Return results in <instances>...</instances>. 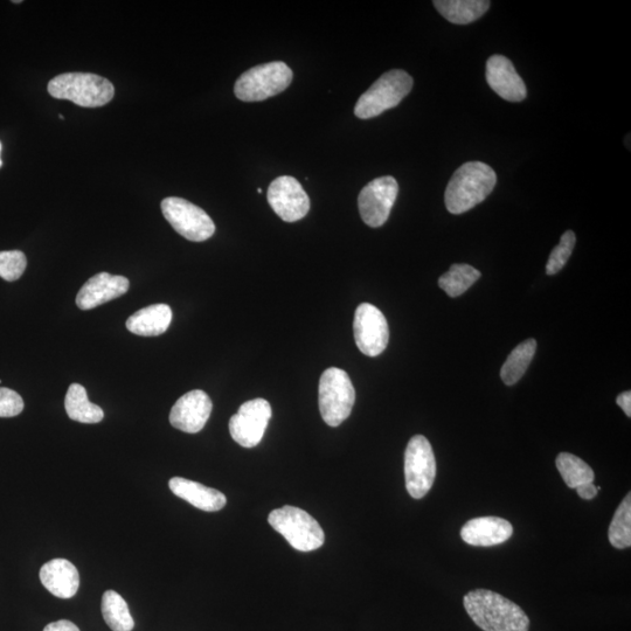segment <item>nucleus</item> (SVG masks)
<instances>
[{"mask_svg": "<svg viewBox=\"0 0 631 631\" xmlns=\"http://www.w3.org/2000/svg\"><path fill=\"white\" fill-rule=\"evenodd\" d=\"M464 608L484 631H529L524 610L501 594L476 589L464 596Z\"/></svg>", "mask_w": 631, "mask_h": 631, "instance_id": "nucleus-1", "label": "nucleus"}, {"mask_svg": "<svg viewBox=\"0 0 631 631\" xmlns=\"http://www.w3.org/2000/svg\"><path fill=\"white\" fill-rule=\"evenodd\" d=\"M496 184V172L488 164H463L449 180L445 194L447 210L452 214L470 211L490 196Z\"/></svg>", "mask_w": 631, "mask_h": 631, "instance_id": "nucleus-2", "label": "nucleus"}, {"mask_svg": "<svg viewBox=\"0 0 631 631\" xmlns=\"http://www.w3.org/2000/svg\"><path fill=\"white\" fill-rule=\"evenodd\" d=\"M48 93L54 99L68 100L83 108L106 106L113 100L112 82L92 73H65L48 83Z\"/></svg>", "mask_w": 631, "mask_h": 631, "instance_id": "nucleus-3", "label": "nucleus"}, {"mask_svg": "<svg viewBox=\"0 0 631 631\" xmlns=\"http://www.w3.org/2000/svg\"><path fill=\"white\" fill-rule=\"evenodd\" d=\"M268 522L297 551H316L325 542L322 526L307 511L296 506L286 505L273 510L269 513Z\"/></svg>", "mask_w": 631, "mask_h": 631, "instance_id": "nucleus-4", "label": "nucleus"}, {"mask_svg": "<svg viewBox=\"0 0 631 631\" xmlns=\"http://www.w3.org/2000/svg\"><path fill=\"white\" fill-rule=\"evenodd\" d=\"M413 78L401 69L381 75L380 78L367 89L356 104L355 115L360 120H369L395 108L411 93Z\"/></svg>", "mask_w": 631, "mask_h": 631, "instance_id": "nucleus-5", "label": "nucleus"}, {"mask_svg": "<svg viewBox=\"0 0 631 631\" xmlns=\"http://www.w3.org/2000/svg\"><path fill=\"white\" fill-rule=\"evenodd\" d=\"M356 402V391L349 374L337 367L325 370L318 388L322 418L330 427H338L349 418Z\"/></svg>", "mask_w": 631, "mask_h": 631, "instance_id": "nucleus-6", "label": "nucleus"}, {"mask_svg": "<svg viewBox=\"0 0 631 631\" xmlns=\"http://www.w3.org/2000/svg\"><path fill=\"white\" fill-rule=\"evenodd\" d=\"M293 78V71L284 62H269L242 74L235 82L234 94L244 102L265 101L284 92Z\"/></svg>", "mask_w": 631, "mask_h": 631, "instance_id": "nucleus-7", "label": "nucleus"}, {"mask_svg": "<svg viewBox=\"0 0 631 631\" xmlns=\"http://www.w3.org/2000/svg\"><path fill=\"white\" fill-rule=\"evenodd\" d=\"M435 477L436 460L431 442L425 436H413L405 452V480L408 494L415 499L424 498L432 489Z\"/></svg>", "mask_w": 631, "mask_h": 631, "instance_id": "nucleus-8", "label": "nucleus"}, {"mask_svg": "<svg viewBox=\"0 0 631 631\" xmlns=\"http://www.w3.org/2000/svg\"><path fill=\"white\" fill-rule=\"evenodd\" d=\"M162 212L173 230L186 240L203 242L216 233V225L203 208L185 199L177 197L164 199Z\"/></svg>", "mask_w": 631, "mask_h": 631, "instance_id": "nucleus-9", "label": "nucleus"}, {"mask_svg": "<svg viewBox=\"0 0 631 631\" xmlns=\"http://www.w3.org/2000/svg\"><path fill=\"white\" fill-rule=\"evenodd\" d=\"M399 193L397 179L380 177L367 184L359 194L360 217L367 226L378 228L386 224Z\"/></svg>", "mask_w": 631, "mask_h": 631, "instance_id": "nucleus-10", "label": "nucleus"}, {"mask_svg": "<svg viewBox=\"0 0 631 631\" xmlns=\"http://www.w3.org/2000/svg\"><path fill=\"white\" fill-rule=\"evenodd\" d=\"M272 406L265 399H254L245 402L230 420L232 439L244 448H254L259 445L266 433Z\"/></svg>", "mask_w": 631, "mask_h": 631, "instance_id": "nucleus-11", "label": "nucleus"}, {"mask_svg": "<svg viewBox=\"0 0 631 631\" xmlns=\"http://www.w3.org/2000/svg\"><path fill=\"white\" fill-rule=\"evenodd\" d=\"M356 344L365 356L377 357L390 341V329L383 312L370 303L360 304L353 322Z\"/></svg>", "mask_w": 631, "mask_h": 631, "instance_id": "nucleus-12", "label": "nucleus"}, {"mask_svg": "<svg viewBox=\"0 0 631 631\" xmlns=\"http://www.w3.org/2000/svg\"><path fill=\"white\" fill-rule=\"evenodd\" d=\"M267 199L273 211L286 223L303 219L310 210L308 194L294 177L276 178L269 185Z\"/></svg>", "mask_w": 631, "mask_h": 631, "instance_id": "nucleus-13", "label": "nucleus"}, {"mask_svg": "<svg viewBox=\"0 0 631 631\" xmlns=\"http://www.w3.org/2000/svg\"><path fill=\"white\" fill-rule=\"evenodd\" d=\"M213 409L207 393L194 390L183 395L170 413V424L184 433L196 434L204 429Z\"/></svg>", "mask_w": 631, "mask_h": 631, "instance_id": "nucleus-14", "label": "nucleus"}, {"mask_svg": "<svg viewBox=\"0 0 631 631\" xmlns=\"http://www.w3.org/2000/svg\"><path fill=\"white\" fill-rule=\"evenodd\" d=\"M488 85L502 99L510 102H522L528 95L525 83L512 62L504 55H492L487 62Z\"/></svg>", "mask_w": 631, "mask_h": 631, "instance_id": "nucleus-15", "label": "nucleus"}, {"mask_svg": "<svg viewBox=\"0 0 631 631\" xmlns=\"http://www.w3.org/2000/svg\"><path fill=\"white\" fill-rule=\"evenodd\" d=\"M129 286L127 277L109 273L96 274L83 284L76 296V305L81 310H92L123 296Z\"/></svg>", "mask_w": 631, "mask_h": 631, "instance_id": "nucleus-16", "label": "nucleus"}, {"mask_svg": "<svg viewBox=\"0 0 631 631\" xmlns=\"http://www.w3.org/2000/svg\"><path fill=\"white\" fill-rule=\"evenodd\" d=\"M513 528L508 520L499 517H480L469 520L461 530L467 544L489 547L503 544L512 537Z\"/></svg>", "mask_w": 631, "mask_h": 631, "instance_id": "nucleus-17", "label": "nucleus"}, {"mask_svg": "<svg viewBox=\"0 0 631 631\" xmlns=\"http://www.w3.org/2000/svg\"><path fill=\"white\" fill-rule=\"evenodd\" d=\"M40 581L57 598L71 599L79 591L80 574L71 561L53 559L41 567Z\"/></svg>", "mask_w": 631, "mask_h": 631, "instance_id": "nucleus-18", "label": "nucleus"}, {"mask_svg": "<svg viewBox=\"0 0 631 631\" xmlns=\"http://www.w3.org/2000/svg\"><path fill=\"white\" fill-rule=\"evenodd\" d=\"M169 488L173 495L184 499L201 511L217 512L223 510L227 504V498L223 492L183 477L171 478Z\"/></svg>", "mask_w": 631, "mask_h": 631, "instance_id": "nucleus-19", "label": "nucleus"}, {"mask_svg": "<svg viewBox=\"0 0 631 631\" xmlns=\"http://www.w3.org/2000/svg\"><path fill=\"white\" fill-rule=\"evenodd\" d=\"M172 322V310L168 304L149 305L135 312L127 321L131 334L142 337H156L164 334Z\"/></svg>", "mask_w": 631, "mask_h": 631, "instance_id": "nucleus-20", "label": "nucleus"}, {"mask_svg": "<svg viewBox=\"0 0 631 631\" xmlns=\"http://www.w3.org/2000/svg\"><path fill=\"white\" fill-rule=\"evenodd\" d=\"M433 4L448 22L467 25L483 17L491 3L487 0H435Z\"/></svg>", "mask_w": 631, "mask_h": 631, "instance_id": "nucleus-21", "label": "nucleus"}, {"mask_svg": "<svg viewBox=\"0 0 631 631\" xmlns=\"http://www.w3.org/2000/svg\"><path fill=\"white\" fill-rule=\"evenodd\" d=\"M65 408L69 418L81 424H99L104 418L102 408L89 401L86 388L80 384L69 386Z\"/></svg>", "mask_w": 631, "mask_h": 631, "instance_id": "nucleus-22", "label": "nucleus"}, {"mask_svg": "<svg viewBox=\"0 0 631 631\" xmlns=\"http://www.w3.org/2000/svg\"><path fill=\"white\" fill-rule=\"evenodd\" d=\"M102 615L113 631H131L135 621L130 614L128 603L115 591H107L102 596Z\"/></svg>", "mask_w": 631, "mask_h": 631, "instance_id": "nucleus-23", "label": "nucleus"}, {"mask_svg": "<svg viewBox=\"0 0 631 631\" xmlns=\"http://www.w3.org/2000/svg\"><path fill=\"white\" fill-rule=\"evenodd\" d=\"M537 350L535 339H528L520 343L515 350L510 353L501 371V377L505 385H515L524 376L530 366Z\"/></svg>", "mask_w": 631, "mask_h": 631, "instance_id": "nucleus-24", "label": "nucleus"}, {"mask_svg": "<svg viewBox=\"0 0 631 631\" xmlns=\"http://www.w3.org/2000/svg\"><path fill=\"white\" fill-rule=\"evenodd\" d=\"M557 468L568 488L577 489L582 484L593 483L594 471L585 461L570 453L557 457Z\"/></svg>", "mask_w": 631, "mask_h": 631, "instance_id": "nucleus-25", "label": "nucleus"}, {"mask_svg": "<svg viewBox=\"0 0 631 631\" xmlns=\"http://www.w3.org/2000/svg\"><path fill=\"white\" fill-rule=\"evenodd\" d=\"M481 273L469 265H453L439 279V286L450 297H459L480 280Z\"/></svg>", "mask_w": 631, "mask_h": 631, "instance_id": "nucleus-26", "label": "nucleus"}, {"mask_svg": "<svg viewBox=\"0 0 631 631\" xmlns=\"http://www.w3.org/2000/svg\"><path fill=\"white\" fill-rule=\"evenodd\" d=\"M609 542L615 549L624 550L631 546V496L624 497L609 526Z\"/></svg>", "mask_w": 631, "mask_h": 631, "instance_id": "nucleus-27", "label": "nucleus"}, {"mask_svg": "<svg viewBox=\"0 0 631 631\" xmlns=\"http://www.w3.org/2000/svg\"><path fill=\"white\" fill-rule=\"evenodd\" d=\"M577 242V237L573 231H567L561 237L560 244L553 249L549 262H547V275H556L563 269L573 253V249Z\"/></svg>", "mask_w": 631, "mask_h": 631, "instance_id": "nucleus-28", "label": "nucleus"}, {"mask_svg": "<svg viewBox=\"0 0 631 631\" xmlns=\"http://www.w3.org/2000/svg\"><path fill=\"white\" fill-rule=\"evenodd\" d=\"M27 267L26 255L20 251L0 252V277L15 282L22 277Z\"/></svg>", "mask_w": 631, "mask_h": 631, "instance_id": "nucleus-29", "label": "nucleus"}, {"mask_svg": "<svg viewBox=\"0 0 631 631\" xmlns=\"http://www.w3.org/2000/svg\"><path fill=\"white\" fill-rule=\"evenodd\" d=\"M24 400L10 388L0 387V418H13L24 411Z\"/></svg>", "mask_w": 631, "mask_h": 631, "instance_id": "nucleus-30", "label": "nucleus"}, {"mask_svg": "<svg viewBox=\"0 0 631 631\" xmlns=\"http://www.w3.org/2000/svg\"><path fill=\"white\" fill-rule=\"evenodd\" d=\"M44 631H80V629L71 621L60 620L47 624Z\"/></svg>", "mask_w": 631, "mask_h": 631, "instance_id": "nucleus-31", "label": "nucleus"}, {"mask_svg": "<svg viewBox=\"0 0 631 631\" xmlns=\"http://www.w3.org/2000/svg\"><path fill=\"white\" fill-rule=\"evenodd\" d=\"M600 490L601 488L595 487L593 483L582 484L580 485V487L577 488L578 495L582 499H586V501L595 498Z\"/></svg>", "mask_w": 631, "mask_h": 631, "instance_id": "nucleus-32", "label": "nucleus"}, {"mask_svg": "<svg viewBox=\"0 0 631 631\" xmlns=\"http://www.w3.org/2000/svg\"><path fill=\"white\" fill-rule=\"evenodd\" d=\"M616 404L619 405L628 418L631 416V392H623L616 398Z\"/></svg>", "mask_w": 631, "mask_h": 631, "instance_id": "nucleus-33", "label": "nucleus"}, {"mask_svg": "<svg viewBox=\"0 0 631 631\" xmlns=\"http://www.w3.org/2000/svg\"><path fill=\"white\" fill-rule=\"evenodd\" d=\"M2 149H3V145H2V142H0V168H2V166H3Z\"/></svg>", "mask_w": 631, "mask_h": 631, "instance_id": "nucleus-34", "label": "nucleus"}, {"mask_svg": "<svg viewBox=\"0 0 631 631\" xmlns=\"http://www.w3.org/2000/svg\"><path fill=\"white\" fill-rule=\"evenodd\" d=\"M258 193L261 194L262 193V189H258Z\"/></svg>", "mask_w": 631, "mask_h": 631, "instance_id": "nucleus-35", "label": "nucleus"}]
</instances>
